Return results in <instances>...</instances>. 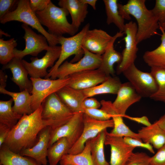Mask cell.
<instances>
[{"mask_svg": "<svg viewBox=\"0 0 165 165\" xmlns=\"http://www.w3.org/2000/svg\"><path fill=\"white\" fill-rule=\"evenodd\" d=\"M59 163L61 165H94L91 157L90 140L86 142L81 152L75 155L67 154L63 156Z\"/></svg>", "mask_w": 165, "mask_h": 165, "instance_id": "31", "label": "cell"}, {"mask_svg": "<svg viewBox=\"0 0 165 165\" xmlns=\"http://www.w3.org/2000/svg\"><path fill=\"white\" fill-rule=\"evenodd\" d=\"M11 98L6 101H0V123L4 124L11 129L15 126L23 116L13 110Z\"/></svg>", "mask_w": 165, "mask_h": 165, "instance_id": "34", "label": "cell"}, {"mask_svg": "<svg viewBox=\"0 0 165 165\" xmlns=\"http://www.w3.org/2000/svg\"><path fill=\"white\" fill-rule=\"evenodd\" d=\"M82 48L84 52L82 57L75 63L65 61L57 69L54 75V79L57 78L64 79L75 73L99 68L101 56L93 53Z\"/></svg>", "mask_w": 165, "mask_h": 165, "instance_id": "9", "label": "cell"}, {"mask_svg": "<svg viewBox=\"0 0 165 165\" xmlns=\"http://www.w3.org/2000/svg\"><path fill=\"white\" fill-rule=\"evenodd\" d=\"M123 139L126 143L131 146L135 148H143L147 149L152 154L155 153L153 147L149 143L144 142L129 137H123Z\"/></svg>", "mask_w": 165, "mask_h": 165, "instance_id": "41", "label": "cell"}, {"mask_svg": "<svg viewBox=\"0 0 165 165\" xmlns=\"http://www.w3.org/2000/svg\"><path fill=\"white\" fill-rule=\"evenodd\" d=\"M113 36L101 29H89L84 36L82 47L90 52L102 56L111 42Z\"/></svg>", "mask_w": 165, "mask_h": 165, "instance_id": "17", "label": "cell"}, {"mask_svg": "<svg viewBox=\"0 0 165 165\" xmlns=\"http://www.w3.org/2000/svg\"><path fill=\"white\" fill-rule=\"evenodd\" d=\"M107 16L106 23L108 25L114 24L119 31L123 32L125 24L124 19L119 13L117 0H104Z\"/></svg>", "mask_w": 165, "mask_h": 165, "instance_id": "32", "label": "cell"}, {"mask_svg": "<svg viewBox=\"0 0 165 165\" xmlns=\"http://www.w3.org/2000/svg\"><path fill=\"white\" fill-rule=\"evenodd\" d=\"M112 104L122 117L126 115L128 109L133 104L138 102L142 97L129 82L122 83Z\"/></svg>", "mask_w": 165, "mask_h": 165, "instance_id": "20", "label": "cell"}, {"mask_svg": "<svg viewBox=\"0 0 165 165\" xmlns=\"http://www.w3.org/2000/svg\"><path fill=\"white\" fill-rule=\"evenodd\" d=\"M68 77L70 80L68 86L77 90H83L101 83L108 76L98 68L77 72Z\"/></svg>", "mask_w": 165, "mask_h": 165, "instance_id": "15", "label": "cell"}, {"mask_svg": "<svg viewBox=\"0 0 165 165\" xmlns=\"http://www.w3.org/2000/svg\"><path fill=\"white\" fill-rule=\"evenodd\" d=\"M151 10L161 24L165 21V0H156Z\"/></svg>", "mask_w": 165, "mask_h": 165, "instance_id": "39", "label": "cell"}, {"mask_svg": "<svg viewBox=\"0 0 165 165\" xmlns=\"http://www.w3.org/2000/svg\"><path fill=\"white\" fill-rule=\"evenodd\" d=\"M138 26L135 22L130 21L125 24L124 33L125 47L122 53V59L118 64L116 73L119 75L132 64H134L138 50L137 41Z\"/></svg>", "mask_w": 165, "mask_h": 165, "instance_id": "10", "label": "cell"}, {"mask_svg": "<svg viewBox=\"0 0 165 165\" xmlns=\"http://www.w3.org/2000/svg\"><path fill=\"white\" fill-rule=\"evenodd\" d=\"M108 132L105 145L110 147V165H126L135 148L126 143L123 137L111 136Z\"/></svg>", "mask_w": 165, "mask_h": 165, "instance_id": "16", "label": "cell"}, {"mask_svg": "<svg viewBox=\"0 0 165 165\" xmlns=\"http://www.w3.org/2000/svg\"><path fill=\"white\" fill-rule=\"evenodd\" d=\"M122 83L117 77L109 76L101 83L82 90L85 98L104 94H117Z\"/></svg>", "mask_w": 165, "mask_h": 165, "instance_id": "27", "label": "cell"}, {"mask_svg": "<svg viewBox=\"0 0 165 165\" xmlns=\"http://www.w3.org/2000/svg\"><path fill=\"white\" fill-rule=\"evenodd\" d=\"M145 0H129L124 5L118 4L120 14L124 19L130 20V16L138 24L137 41L138 44L157 33L159 22L151 10L146 7Z\"/></svg>", "mask_w": 165, "mask_h": 165, "instance_id": "2", "label": "cell"}, {"mask_svg": "<svg viewBox=\"0 0 165 165\" xmlns=\"http://www.w3.org/2000/svg\"><path fill=\"white\" fill-rule=\"evenodd\" d=\"M90 27V24L88 23L80 32L73 36L69 37L63 36L58 37L59 44L61 48L60 56L54 66L48 71V75L45 79H54V75L57 69L69 57L75 55L70 62L72 63L76 62L82 57L84 54L82 47L83 41Z\"/></svg>", "mask_w": 165, "mask_h": 165, "instance_id": "5", "label": "cell"}, {"mask_svg": "<svg viewBox=\"0 0 165 165\" xmlns=\"http://www.w3.org/2000/svg\"><path fill=\"white\" fill-rule=\"evenodd\" d=\"M72 165V164H67V165Z\"/></svg>", "mask_w": 165, "mask_h": 165, "instance_id": "52", "label": "cell"}, {"mask_svg": "<svg viewBox=\"0 0 165 165\" xmlns=\"http://www.w3.org/2000/svg\"><path fill=\"white\" fill-rule=\"evenodd\" d=\"M41 24L46 27L48 32L56 36L67 34L71 36L76 34L78 29L68 21L69 13L66 9L58 7L51 1L44 10L35 13Z\"/></svg>", "mask_w": 165, "mask_h": 165, "instance_id": "3", "label": "cell"}, {"mask_svg": "<svg viewBox=\"0 0 165 165\" xmlns=\"http://www.w3.org/2000/svg\"><path fill=\"white\" fill-rule=\"evenodd\" d=\"M21 27L25 31L23 38L25 46L23 50L15 49L14 52L15 57L22 59L29 55L36 57L42 51H47L51 48L52 46L49 45L44 35L37 34L26 24L23 23Z\"/></svg>", "mask_w": 165, "mask_h": 165, "instance_id": "14", "label": "cell"}, {"mask_svg": "<svg viewBox=\"0 0 165 165\" xmlns=\"http://www.w3.org/2000/svg\"><path fill=\"white\" fill-rule=\"evenodd\" d=\"M0 36H2V35H4L6 37H10V35H9L7 33L5 32L4 31H3L1 29H0Z\"/></svg>", "mask_w": 165, "mask_h": 165, "instance_id": "50", "label": "cell"}, {"mask_svg": "<svg viewBox=\"0 0 165 165\" xmlns=\"http://www.w3.org/2000/svg\"><path fill=\"white\" fill-rule=\"evenodd\" d=\"M42 111L41 105L31 114L23 115L11 129L3 144L17 153L33 146L39 133L46 127L42 118Z\"/></svg>", "mask_w": 165, "mask_h": 165, "instance_id": "1", "label": "cell"}, {"mask_svg": "<svg viewBox=\"0 0 165 165\" xmlns=\"http://www.w3.org/2000/svg\"><path fill=\"white\" fill-rule=\"evenodd\" d=\"M41 106L43 122L46 127H50L51 130L66 123L75 113L64 104L56 93L45 98Z\"/></svg>", "mask_w": 165, "mask_h": 165, "instance_id": "6", "label": "cell"}, {"mask_svg": "<svg viewBox=\"0 0 165 165\" xmlns=\"http://www.w3.org/2000/svg\"><path fill=\"white\" fill-rule=\"evenodd\" d=\"M3 69H9L12 74V80L19 88L20 91L27 90L30 94L32 89L31 80L28 78V72L24 66L22 59L15 57Z\"/></svg>", "mask_w": 165, "mask_h": 165, "instance_id": "21", "label": "cell"}, {"mask_svg": "<svg viewBox=\"0 0 165 165\" xmlns=\"http://www.w3.org/2000/svg\"><path fill=\"white\" fill-rule=\"evenodd\" d=\"M18 0H0V19L14 10L16 7Z\"/></svg>", "mask_w": 165, "mask_h": 165, "instance_id": "40", "label": "cell"}, {"mask_svg": "<svg viewBox=\"0 0 165 165\" xmlns=\"http://www.w3.org/2000/svg\"><path fill=\"white\" fill-rule=\"evenodd\" d=\"M160 24L163 29L165 31V21L162 24Z\"/></svg>", "mask_w": 165, "mask_h": 165, "instance_id": "51", "label": "cell"}, {"mask_svg": "<svg viewBox=\"0 0 165 165\" xmlns=\"http://www.w3.org/2000/svg\"><path fill=\"white\" fill-rule=\"evenodd\" d=\"M51 130L49 127L43 128L38 135L36 143L31 148L22 150L19 154L33 159L40 165H47Z\"/></svg>", "mask_w": 165, "mask_h": 165, "instance_id": "18", "label": "cell"}, {"mask_svg": "<svg viewBox=\"0 0 165 165\" xmlns=\"http://www.w3.org/2000/svg\"><path fill=\"white\" fill-rule=\"evenodd\" d=\"M123 117L127 118L138 123L144 125L145 126H149L152 124L149 121L148 117L145 116H143L141 117H135L125 115Z\"/></svg>", "mask_w": 165, "mask_h": 165, "instance_id": "46", "label": "cell"}, {"mask_svg": "<svg viewBox=\"0 0 165 165\" xmlns=\"http://www.w3.org/2000/svg\"><path fill=\"white\" fill-rule=\"evenodd\" d=\"M155 122L165 131V114Z\"/></svg>", "mask_w": 165, "mask_h": 165, "instance_id": "48", "label": "cell"}, {"mask_svg": "<svg viewBox=\"0 0 165 165\" xmlns=\"http://www.w3.org/2000/svg\"><path fill=\"white\" fill-rule=\"evenodd\" d=\"M83 3L90 5L94 10L96 9V3L97 0H80Z\"/></svg>", "mask_w": 165, "mask_h": 165, "instance_id": "49", "label": "cell"}, {"mask_svg": "<svg viewBox=\"0 0 165 165\" xmlns=\"http://www.w3.org/2000/svg\"><path fill=\"white\" fill-rule=\"evenodd\" d=\"M83 114L82 112L75 113L66 123L51 130L49 148L58 140L64 137L68 139L71 148L82 133L84 128Z\"/></svg>", "mask_w": 165, "mask_h": 165, "instance_id": "11", "label": "cell"}, {"mask_svg": "<svg viewBox=\"0 0 165 165\" xmlns=\"http://www.w3.org/2000/svg\"><path fill=\"white\" fill-rule=\"evenodd\" d=\"M0 93L12 97L14 102L12 108L15 112L23 116L33 112L31 107V94L28 91L15 92L8 91L5 88H0Z\"/></svg>", "mask_w": 165, "mask_h": 165, "instance_id": "26", "label": "cell"}, {"mask_svg": "<svg viewBox=\"0 0 165 165\" xmlns=\"http://www.w3.org/2000/svg\"><path fill=\"white\" fill-rule=\"evenodd\" d=\"M122 73L142 97L150 98L158 89L157 83L151 72L141 71L134 64Z\"/></svg>", "mask_w": 165, "mask_h": 165, "instance_id": "8", "label": "cell"}, {"mask_svg": "<svg viewBox=\"0 0 165 165\" xmlns=\"http://www.w3.org/2000/svg\"><path fill=\"white\" fill-rule=\"evenodd\" d=\"M17 45L16 40L12 38L7 40L0 38V63L4 65L10 61L15 57L14 50Z\"/></svg>", "mask_w": 165, "mask_h": 165, "instance_id": "36", "label": "cell"}, {"mask_svg": "<svg viewBox=\"0 0 165 165\" xmlns=\"http://www.w3.org/2000/svg\"><path fill=\"white\" fill-rule=\"evenodd\" d=\"M138 133L142 141L157 150L165 144V131L155 122L149 126L141 127Z\"/></svg>", "mask_w": 165, "mask_h": 165, "instance_id": "25", "label": "cell"}, {"mask_svg": "<svg viewBox=\"0 0 165 165\" xmlns=\"http://www.w3.org/2000/svg\"><path fill=\"white\" fill-rule=\"evenodd\" d=\"M0 165H40L34 160L11 151L3 144L0 147Z\"/></svg>", "mask_w": 165, "mask_h": 165, "instance_id": "30", "label": "cell"}, {"mask_svg": "<svg viewBox=\"0 0 165 165\" xmlns=\"http://www.w3.org/2000/svg\"><path fill=\"white\" fill-rule=\"evenodd\" d=\"M61 49V46H52L42 58L32 57L30 58V62L22 59L23 64L31 77H46L48 74L47 69L52 67L58 59Z\"/></svg>", "mask_w": 165, "mask_h": 165, "instance_id": "12", "label": "cell"}, {"mask_svg": "<svg viewBox=\"0 0 165 165\" xmlns=\"http://www.w3.org/2000/svg\"><path fill=\"white\" fill-rule=\"evenodd\" d=\"M30 79L33 86L31 94V107L33 112L41 106L43 101L47 97L68 85L70 79L68 77L55 79L31 77Z\"/></svg>", "mask_w": 165, "mask_h": 165, "instance_id": "7", "label": "cell"}, {"mask_svg": "<svg viewBox=\"0 0 165 165\" xmlns=\"http://www.w3.org/2000/svg\"><path fill=\"white\" fill-rule=\"evenodd\" d=\"M124 33L118 32L113 36V38L104 54L101 56V61L98 68L107 76H114L116 72L114 68L116 63L119 64L121 61V53L115 50L114 44L117 38L123 37Z\"/></svg>", "mask_w": 165, "mask_h": 165, "instance_id": "22", "label": "cell"}, {"mask_svg": "<svg viewBox=\"0 0 165 165\" xmlns=\"http://www.w3.org/2000/svg\"><path fill=\"white\" fill-rule=\"evenodd\" d=\"M84 128L82 133L77 142L69 149L68 154L75 155L81 152L84 149L85 143L89 140L96 137L100 132L108 128H113L112 119L100 121L93 119L84 113Z\"/></svg>", "mask_w": 165, "mask_h": 165, "instance_id": "13", "label": "cell"}, {"mask_svg": "<svg viewBox=\"0 0 165 165\" xmlns=\"http://www.w3.org/2000/svg\"><path fill=\"white\" fill-rule=\"evenodd\" d=\"M158 86L157 91L150 97L155 101L164 102L165 101V68L160 67L151 68L150 72Z\"/></svg>", "mask_w": 165, "mask_h": 165, "instance_id": "35", "label": "cell"}, {"mask_svg": "<svg viewBox=\"0 0 165 165\" xmlns=\"http://www.w3.org/2000/svg\"><path fill=\"white\" fill-rule=\"evenodd\" d=\"M84 113L90 117L100 121H105L111 119L112 116L104 110L98 108H83Z\"/></svg>", "mask_w": 165, "mask_h": 165, "instance_id": "38", "label": "cell"}, {"mask_svg": "<svg viewBox=\"0 0 165 165\" xmlns=\"http://www.w3.org/2000/svg\"><path fill=\"white\" fill-rule=\"evenodd\" d=\"M164 103H165V101H164Z\"/></svg>", "mask_w": 165, "mask_h": 165, "instance_id": "53", "label": "cell"}, {"mask_svg": "<svg viewBox=\"0 0 165 165\" xmlns=\"http://www.w3.org/2000/svg\"><path fill=\"white\" fill-rule=\"evenodd\" d=\"M159 29L162 33L160 45L154 50L146 51L143 58L145 63L151 68L157 67L165 68V31L160 24Z\"/></svg>", "mask_w": 165, "mask_h": 165, "instance_id": "28", "label": "cell"}, {"mask_svg": "<svg viewBox=\"0 0 165 165\" xmlns=\"http://www.w3.org/2000/svg\"><path fill=\"white\" fill-rule=\"evenodd\" d=\"M7 75L2 70H0V88H5L6 85Z\"/></svg>", "mask_w": 165, "mask_h": 165, "instance_id": "47", "label": "cell"}, {"mask_svg": "<svg viewBox=\"0 0 165 165\" xmlns=\"http://www.w3.org/2000/svg\"><path fill=\"white\" fill-rule=\"evenodd\" d=\"M56 93L64 104L74 113H83L82 104L86 98L82 90H77L67 85Z\"/></svg>", "mask_w": 165, "mask_h": 165, "instance_id": "23", "label": "cell"}, {"mask_svg": "<svg viewBox=\"0 0 165 165\" xmlns=\"http://www.w3.org/2000/svg\"><path fill=\"white\" fill-rule=\"evenodd\" d=\"M150 163L151 165H165V144L151 157Z\"/></svg>", "mask_w": 165, "mask_h": 165, "instance_id": "42", "label": "cell"}, {"mask_svg": "<svg viewBox=\"0 0 165 165\" xmlns=\"http://www.w3.org/2000/svg\"><path fill=\"white\" fill-rule=\"evenodd\" d=\"M101 106L100 102L93 97L85 98L82 102V107L85 109L98 108Z\"/></svg>", "mask_w": 165, "mask_h": 165, "instance_id": "44", "label": "cell"}, {"mask_svg": "<svg viewBox=\"0 0 165 165\" xmlns=\"http://www.w3.org/2000/svg\"><path fill=\"white\" fill-rule=\"evenodd\" d=\"M11 129L7 126L0 123V148L4 143Z\"/></svg>", "mask_w": 165, "mask_h": 165, "instance_id": "45", "label": "cell"}, {"mask_svg": "<svg viewBox=\"0 0 165 165\" xmlns=\"http://www.w3.org/2000/svg\"><path fill=\"white\" fill-rule=\"evenodd\" d=\"M101 109L112 116L114 123L113 129L108 134L111 136L122 137H129L141 141L138 133L131 130L124 123L123 117L116 111L112 102L109 101L102 100L100 101Z\"/></svg>", "mask_w": 165, "mask_h": 165, "instance_id": "19", "label": "cell"}, {"mask_svg": "<svg viewBox=\"0 0 165 165\" xmlns=\"http://www.w3.org/2000/svg\"><path fill=\"white\" fill-rule=\"evenodd\" d=\"M13 21L22 22L36 30L46 38L50 46L59 44L58 37L50 34L43 27L35 13L31 9L29 0H18L16 8L0 19V22L2 24Z\"/></svg>", "mask_w": 165, "mask_h": 165, "instance_id": "4", "label": "cell"}, {"mask_svg": "<svg viewBox=\"0 0 165 165\" xmlns=\"http://www.w3.org/2000/svg\"><path fill=\"white\" fill-rule=\"evenodd\" d=\"M108 132L105 129L90 139L91 158L94 165H110L105 159L104 146Z\"/></svg>", "mask_w": 165, "mask_h": 165, "instance_id": "29", "label": "cell"}, {"mask_svg": "<svg viewBox=\"0 0 165 165\" xmlns=\"http://www.w3.org/2000/svg\"><path fill=\"white\" fill-rule=\"evenodd\" d=\"M150 158L145 152H133L126 165H151Z\"/></svg>", "mask_w": 165, "mask_h": 165, "instance_id": "37", "label": "cell"}, {"mask_svg": "<svg viewBox=\"0 0 165 165\" xmlns=\"http://www.w3.org/2000/svg\"><path fill=\"white\" fill-rule=\"evenodd\" d=\"M71 148L70 144L66 138L59 139L48 149L47 158L49 165H57L63 156L68 154Z\"/></svg>", "mask_w": 165, "mask_h": 165, "instance_id": "33", "label": "cell"}, {"mask_svg": "<svg viewBox=\"0 0 165 165\" xmlns=\"http://www.w3.org/2000/svg\"><path fill=\"white\" fill-rule=\"evenodd\" d=\"M58 5L60 7L67 9L71 15V24L79 29L88 13V5L80 0H60Z\"/></svg>", "mask_w": 165, "mask_h": 165, "instance_id": "24", "label": "cell"}, {"mask_svg": "<svg viewBox=\"0 0 165 165\" xmlns=\"http://www.w3.org/2000/svg\"><path fill=\"white\" fill-rule=\"evenodd\" d=\"M50 0H30L29 5L31 10L35 13L44 10L51 2Z\"/></svg>", "mask_w": 165, "mask_h": 165, "instance_id": "43", "label": "cell"}]
</instances>
